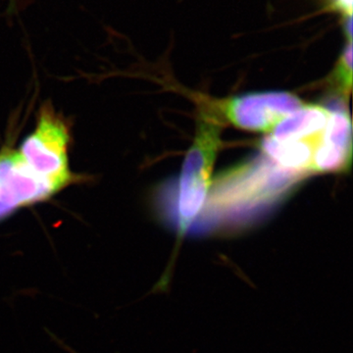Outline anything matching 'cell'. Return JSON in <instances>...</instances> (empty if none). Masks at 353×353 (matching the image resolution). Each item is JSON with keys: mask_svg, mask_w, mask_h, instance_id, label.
I'll list each match as a JSON object with an SVG mask.
<instances>
[{"mask_svg": "<svg viewBox=\"0 0 353 353\" xmlns=\"http://www.w3.org/2000/svg\"><path fill=\"white\" fill-rule=\"evenodd\" d=\"M265 154L218 176L194 229L243 226L268 212L304 178Z\"/></svg>", "mask_w": 353, "mask_h": 353, "instance_id": "1", "label": "cell"}, {"mask_svg": "<svg viewBox=\"0 0 353 353\" xmlns=\"http://www.w3.org/2000/svg\"><path fill=\"white\" fill-rule=\"evenodd\" d=\"M220 146V125L214 117L202 112L196 139L190 148L175 194L170 216L178 234L183 236L202 212L211 187L213 164ZM172 220V221H173Z\"/></svg>", "mask_w": 353, "mask_h": 353, "instance_id": "2", "label": "cell"}, {"mask_svg": "<svg viewBox=\"0 0 353 353\" xmlns=\"http://www.w3.org/2000/svg\"><path fill=\"white\" fill-rule=\"evenodd\" d=\"M70 145L68 124L50 104H46L39 111L36 127L17 150L28 166L59 194L79 181V176L70 168Z\"/></svg>", "mask_w": 353, "mask_h": 353, "instance_id": "3", "label": "cell"}, {"mask_svg": "<svg viewBox=\"0 0 353 353\" xmlns=\"http://www.w3.org/2000/svg\"><path fill=\"white\" fill-rule=\"evenodd\" d=\"M57 194L28 166L17 150H0V222L20 209L50 201Z\"/></svg>", "mask_w": 353, "mask_h": 353, "instance_id": "4", "label": "cell"}, {"mask_svg": "<svg viewBox=\"0 0 353 353\" xmlns=\"http://www.w3.org/2000/svg\"><path fill=\"white\" fill-rule=\"evenodd\" d=\"M303 105L296 95L273 90L234 97L227 102L225 112L234 126L248 131L271 132Z\"/></svg>", "mask_w": 353, "mask_h": 353, "instance_id": "5", "label": "cell"}, {"mask_svg": "<svg viewBox=\"0 0 353 353\" xmlns=\"http://www.w3.org/2000/svg\"><path fill=\"white\" fill-rule=\"evenodd\" d=\"M343 101L338 97L328 106L329 120L313 159V173L345 171L352 162V120Z\"/></svg>", "mask_w": 353, "mask_h": 353, "instance_id": "6", "label": "cell"}, {"mask_svg": "<svg viewBox=\"0 0 353 353\" xmlns=\"http://www.w3.org/2000/svg\"><path fill=\"white\" fill-rule=\"evenodd\" d=\"M330 116L329 108L301 106L274 128L270 137L277 141L321 139Z\"/></svg>", "mask_w": 353, "mask_h": 353, "instance_id": "7", "label": "cell"}, {"mask_svg": "<svg viewBox=\"0 0 353 353\" xmlns=\"http://www.w3.org/2000/svg\"><path fill=\"white\" fill-rule=\"evenodd\" d=\"M334 90L338 97L345 99L352 87V41H347L333 73Z\"/></svg>", "mask_w": 353, "mask_h": 353, "instance_id": "8", "label": "cell"}, {"mask_svg": "<svg viewBox=\"0 0 353 353\" xmlns=\"http://www.w3.org/2000/svg\"><path fill=\"white\" fill-rule=\"evenodd\" d=\"M322 2L326 10L340 14L343 19L352 17V0H322Z\"/></svg>", "mask_w": 353, "mask_h": 353, "instance_id": "9", "label": "cell"}]
</instances>
